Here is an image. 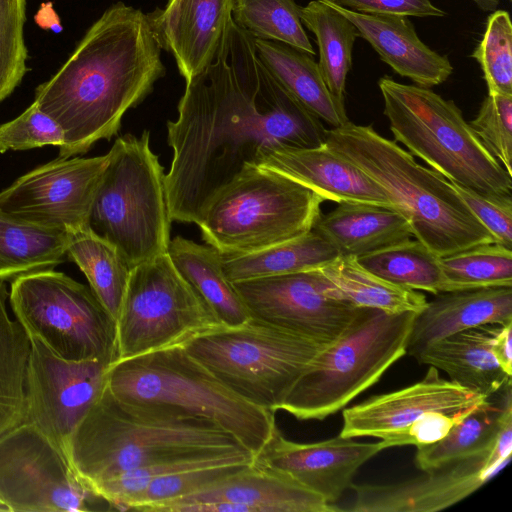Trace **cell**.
Returning <instances> with one entry per match:
<instances>
[{
  "mask_svg": "<svg viewBox=\"0 0 512 512\" xmlns=\"http://www.w3.org/2000/svg\"><path fill=\"white\" fill-rule=\"evenodd\" d=\"M326 131L270 74L253 37L230 18L215 57L186 80L177 118L167 121L171 220L198 225L214 195L258 167L265 152L322 146Z\"/></svg>",
  "mask_w": 512,
  "mask_h": 512,
  "instance_id": "6da1fadb",
  "label": "cell"
},
{
  "mask_svg": "<svg viewBox=\"0 0 512 512\" xmlns=\"http://www.w3.org/2000/svg\"><path fill=\"white\" fill-rule=\"evenodd\" d=\"M161 49L150 15L122 2L88 29L70 58L35 91L34 102L63 130L60 158L84 154L117 134L124 114L165 75Z\"/></svg>",
  "mask_w": 512,
  "mask_h": 512,
  "instance_id": "7a4b0ae2",
  "label": "cell"
},
{
  "mask_svg": "<svg viewBox=\"0 0 512 512\" xmlns=\"http://www.w3.org/2000/svg\"><path fill=\"white\" fill-rule=\"evenodd\" d=\"M246 452L232 434L210 420L166 406L126 402L107 387L66 447L71 464L92 489L155 462Z\"/></svg>",
  "mask_w": 512,
  "mask_h": 512,
  "instance_id": "3957f363",
  "label": "cell"
},
{
  "mask_svg": "<svg viewBox=\"0 0 512 512\" xmlns=\"http://www.w3.org/2000/svg\"><path fill=\"white\" fill-rule=\"evenodd\" d=\"M325 144L358 167L384 191L412 235L439 257L496 243L451 182L418 164L411 153L350 121L326 131Z\"/></svg>",
  "mask_w": 512,
  "mask_h": 512,
  "instance_id": "277c9868",
  "label": "cell"
},
{
  "mask_svg": "<svg viewBox=\"0 0 512 512\" xmlns=\"http://www.w3.org/2000/svg\"><path fill=\"white\" fill-rule=\"evenodd\" d=\"M106 387L126 402L166 406L210 420L254 456L278 428L274 412L232 391L182 346L113 362Z\"/></svg>",
  "mask_w": 512,
  "mask_h": 512,
  "instance_id": "5b68a950",
  "label": "cell"
},
{
  "mask_svg": "<svg viewBox=\"0 0 512 512\" xmlns=\"http://www.w3.org/2000/svg\"><path fill=\"white\" fill-rule=\"evenodd\" d=\"M396 141L448 181L488 197L512 196V175L492 156L452 100L389 76L379 79Z\"/></svg>",
  "mask_w": 512,
  "mask_h": 512,
  "instance_id": "8992f818",
  "label": "cell"
},
{
  "mask_svg": "<svg viewBox=\"0 0 512 512\" xmlns=\"http://www.w3.org/2000/svg\"><path fill=\"white\" fill-rule=\"evenodd\" d=\"M417 314L359 308L343 334L298 379L278 411L306 421L324 420L345 408L406 355Z\"/></svg>",
  "mask_w": 512,
  "mask_h": 512,
  "instance_id": "52a82bcc",
  "label": "cell"
},
{
  "mask_svg": "<svg viewBox=\"0 0 512 512\" xmlns=\"http://www.w3.org/2000/svg\"><path fill=\"white\" fill-rule=\"evenodd\" d=\"M109 152L89 227L112 243L130 268L167 253L170 244L165 174L150 147V132L126 134Z\"/></svg>",
  "mask_w": 512,
  "mask_h": 512,
  "instance_id": "ba28073f",
  "label": "cell"
},
{
  "mask_svg": "<svg viewBox=\"0 0 512 512\" xmlns=\"http://www.w3.org/2000/svg\"><path fill=\"white\" fill-rule=\"evenodd\" d=\"M323 201L285 175L253 167L214 195L198 226L203 240L221 255H243L309 231Z\"/></svg>",
  "mask_w": 512,
  "mask_h": 512,
  "instance_id": "9c48e42d",
  "label": "cell"
},
{
  "mask_svg": "<svg viewBox=\"0 0 512 512\" xmlns=\"http://www.w3.org/2000/svg\"><path fill=\"white\" fill-rule=\"evenodd\" d=\"M184 348L232 391L275 413L326 346L251 317L208 331Z\"/></svg>",
  "mask_w": 512,
  "mask_h": 512,
  "instance_id": "30bf717a",
  "label": "cell"
},
{
  "mask_svg": "<svg viewBox=\"0 0 512 512\" xmlns=\"http://www.w3.org/2000/svg\"><path fill=\"white\" fill-rule=\"evenodd\" d=\"M9 303L29 338L72 361L117 360L115 320L90 287L45 269L11 281Z\"/></svg>",
  "mask_w": 512,
  "mask_h": 512,
  "instance_id": "8fae6325",
  "label": "cell"
},
{
  "mask_svg": "<svg viewBox=\"0 0 512 512\" xmlns=\"http://www.w3.org/2000/svg\"><path fill=\"white\" fill-rule=\"evenodd\" d=\"M220 326L168 252L163 253L131 268L115 320L117 360L184 347Z\"/></svg>",
  "mask_w": 512,
  "mask_h": 512,
  "instance_id": "7c38bea8",
  "label": "cell"
},
{
  "mask_svg": "<svg viewBox=\"0 0 512 512\" xmlns=\"http://www.w3.org/2000/svg\"><path fill=\"white\" fill-rule=\"evenodd\" d=\"M0 501L10 512H83L107 503L65 451L28 422L0 436Z\"/></svg>",
  "mask_w": 512,
  "mask_h": 512,
  "instance_id": "4fadbf2b",
  "label": "cell"
},
{
  "mask_svg": "<svg viewBox=\"0 0 512 512\" xmlns=\"http://www.w3.org/2000/svg\"><path fill=\"white\" fill-rule=\"evenodd\" d=\"M328 284L319 269L233 283L252 317L326 347L343 334L359 309L328 296Z\"/></svg>",
  "mask_w": 512,
  "mask_h": 512,
  "instance_id": "5bb4252c",
  "label": "cell"
},
{
  "mask_svg": "<svg viewBox=\"0 0 512 512\" xmlns=\"http://www.w3.org/2000/svg\"><path fill=\"white\" fill-rule=\"evenodd\" d=\"M26 372L25 421L66 453L76 427L106 387L110 366L100 360H66L30 338Z\"/></svg>",
  "mask_w": 512,
  "mask_h": 512,
  "instance_id": "9a60e30c",
  "label": "cell"
},
{
  "mask_svg": "<svg viewBox=\"0 0 512 512\" xmlns=\"http://www.w3.org/2000/svg\"><path fill=\"white\" fill-rule=\"evenodd\" d=\"M95 157L50 161L0 192V210L17 219L64 231L89 227L93 200L109 161Z\"/></svg>",
  "mask_w": 512,
  "mask_h": 512,
  "instance_id": "2e32d148",
  "label": "cell"
},
{
  "mask_svg": "<svg viewBox=\"0 0 512 512\" xmlns=\"http://www.w3.org/2000/svg\"><path fill=\"white\" fill-rule=\"evenodd\" d=\"M487 398L440 377L439 370L430 366L420 381L344 409L339 435L379 438L383 450L402 446L407 433L427 415L469 412Z\"/></svg>",
  "mask_w": 512,
  "mask_h": 512,
  "instance_id": "e0dca14e",
  "label": "cell"
},
{
  "mask_svg": "<svg viewBox=\"0 0 512 512\" xmlns=\"http://www.w3.org/2000/svg\"><path fill=\"white\" fill-rule=\"evenodd\" d=\"M342 509L290 477L253 462L154 512H335Z\"/></svg>",
  "mask_w": 512,
  "mask_h": 512,
  "instance_id": "ac0fdd59",
  "label": "cell"
},
{
  "mask_svg": "<svg viewBox=\"0 0 512 512\" xmlns=\"http://www.w3.org/2000/svg\"><path fill=\"white\" fill-rule=\"evenodd\" d=\"M383 450L381 442L362 443L340 435L314 443L286 439L277 428L254 462L278 471L334 504L357 470Z\"/></svg>",
  "mask_w": 512,
  "mask_h": 512,
  "instance_id": "d6986e66",
  "label": "cell"
},
{
  "mask_svg": "<svg viewBox=\"0 0 512 512\" xmlns=\"http://www.w3.org/2000/svg\"><path fill=\"white\" fill-rule=\"evenodd\" d=\"M487 454L426 472V476L386 485L350 486L353 512H435L446 509L487 483L497 473L485 469Z\"/></svg>",
  "mask_w": 512,
  "mask_h": 512,
  "instance_id": "ffe728a7",
  "label": "cell"
},
{
  "mask_svg": "<svg viewBox=\"0 0 512 512\" xmlns=\"http://www.w3.org/2000/svg\"><path fill=\"white\" fill-rule=\"evenodd\" d=\"M232 0H168L149 13L162 48L170 51L185 81L204 70L215 57Z\"/></svg>",
  "mask_w": 512,
  "mask_h": 512,
  "instance_id": "44dd1931",
  "label": "cell"
},
{
  "mask_svg": "<svg viewBox=\"0 0 512 512\" xmlns=\"http://www.w3.org/2000/svg\"><path fill=\"white\" fill-rule=\"evenodd\" d=\"M258 167L285 175L315 191L324 201L364 202L394 209L370 177L326 144L265 152Z\"/></svg>",
  "mask_w": 512,
  "mask_h": 512,
  "instance_id": "7402d4cb",
  "label": "cell"
},
{
  "mask_svg": "<svg viewBox=\"0 0 512 512\" xmlns=\"http://www.w3.org/2000/svg\"><path fill=\"white\" fill-rule=\"evenodd\" d=\"M325 1L355 25L383 62L415 85L431 88L452 74L449 59L422 42L408 17L359 13Z\"/></svg>",
  "mask_w": 512,
  "mask_h": 512,
  "instance_id": "603a6c76",
  "label": "cell"
},
{
  "mask_svg": "<svg viewBox=\"0 0 512 512\" xmlns=\"http://www.w3.org/2000/svg\"><path fill=\"white\" fill-rule=\"evenodd\" d=\"M512 321V286L448 291L427 301L413 322L406 354L416 356L428 345L459 331Z\"/></svg>",
  "mask_w": 512,
  "mask_h": 512,
  "instance_id": "cb8c5ba5",
  "label": "cell"
},
{
  "mask_svg": "<svg viewBox=\"0 0 512 512\" xmlns=\"http://www.w3.org/2000/svg\"><path fill=\"white\" fill-rule=\"evenodd\" d=\"M498 324H484L439 339L425 347L416 360L445 372L453 381L489 397L511 381L491 351Z\"/></svg>",
  "mask_w": 512,
  "mask_h": 512,
  "instance_id": "d4e9b609",
  "label": "cell"
},
{
  "mask_svg": "<svg viewBox=\"0 0 512 512\" xmlns=\"http://www.w3.org/2000/svg\"><path fill=\"white\" fill-rule=\"evenodd\" d=\"M342 256L360 257L410 240L406 219L396 210L364 202H342L313 227Z\"/></svg>",
  "mask_w": 512,
  "mask_h": 512,
  "instance_id": "484cf974",
  "label": "cell"
},
{
  "mask_svg": "<svg viewBox=\"0 0 512 512\" xmlns=\"http://www.w3.org/2000/svg\"><path fill=\"white\" fill-rule=\"evenodd\" d=\"M511 383L476 406L442 439L417 447L416 467L430 472L489 453L505 417L512 412Z\"/></svg>",
  "mask_w": 512,
  "mask_h": 512,
  "instance_id": "4316f807",
  "label": "cell"
},
{
  "mask_svg": "<svg viewBox=\"0 0 512 512\" xmlns=\"http://www.w3.org/2000/svg\"><path fill=\"white\" fill-rule=\"evenodd\" d=\"M253 40L262 64L309 111L332 128L349 121L345 103L330 93L312 55L281 42Z\"/></svg>",
  "mask_w": 512,
  "mask_h": 512,
  "instance_id": "83f0119b",
  "label": "cell"
},
{
  "mask_svg": "<svg viewBox=\"0 0 512 512\" xmlns=\"http://www.w3.org/2000/svg\"><path fill=\"white\" fill-rule=\"evenodd\" d=\"M168 254L179 273L223 326H238L252 316L222 269L219 251L182 236L170 240Z\"/></svg>",
  "mask_w": 512,
  "mask_h": 512,
  "instance_id": "f1b7e54d",
  "label": "cell"
},
{
  "mask_svg": "<svg viewBox=\"0 0 512 512\" xmlns=\"http://www.w3.org/2000/svg\"><path fill=\"white\" fill-rule=\"evenodd\" d=\"M338 256L340 254L336 247L313 228L300 236L260 251L243 255H221L223 272L232 283L317 270Z\"/></svg>",
  "mask_w": 512,
  "mask_h": 512,
  "instance_id": "f546056e",
  "label": "cell"
},
{
  "mask_svg": "<svg viewBox=\"0 0 512 512\" xmlns=\"http://www.w3.org/2000/svg\"><path fill=\"white\" fill-rule=\"evenodd\" d=\"M319 270L329 282L328 296L358 308H376L388 313H419L427 304L423 293L377 276L353 256L340 255Z\"/></svg>",
  "mask_w": 512,
  "mask_h": 512,
  "instance_id": "4dcf8cb0",
  "label": "cell"
},
{
  "mask_svg": "<svg viewBox=\"0 0 512 512\" xmlns=\"http://www.w3.org/2000/svg\"><path fill=\"white\" fill-rule=\"evenodd\" d=\"M67 231L29 223L0 210V281L53 269L66 256Z\"/></svg>",
  "mask_w": 512,
  "mask_h": 512,
  "instance_id": "1f68e13d",
  "label": "cell"
},
{
  "mask_svg": "<svg viewBox=\"0 0 512 512\" xmlns=\"http://www.w3.org/2000/svg\"><path fill=\"white\" fill-rule=\"evenodd\" d=\"M66 256L84 273L92 292L116 320L131 271L117 248L84 227L67 231Z\"/></svg>",
  "mask_w": 512,
  "mask_h": 512,
  "instance_id": "d6a6232c",
  "label": "cell"
},
{
  "mask_svg": "<svg viewBox=\"0 0 512 512\" xmlns=\"http://www.w3.org/2000/svg\"><path fill=\"white\" fill-rule=\"evenodd\" d=\"M302 24L315 35L319 69L330 93L345 103L347 74L352 66L355 25L325 0H311L301 7Z\"/></svg>",
  "mask_w": 512,
  "mask_h": 512,
  "instance_id": "836d02e7",
  "label": "cell"
},
{
  "mask_svg": "<svg viewBox=\"0 0 512 512\" xmlns=\"http://www.w3.org/2000/svg\"><path fill=\"white\" fill-rule=\"evenodd\" d=\"M9 294L0 281V436L25 421L30 338L8 313Z\"/></svg>",
  "mask_w": 512,
  "mask_h": 512,
  "instance_id": "e575fe53",
  "label": "cell"
},
{
  "mask_svg": "<svg viewBox=\"0 0 512 512\" xmlns=\"http://www.w3.org/2000/svg\"><path fill=\"white\" fill-rule=\"evenodd\" d=\"M440 258L417 239H410L356 259L364 268L391 283L436 295L453 291L442 271Z\"/></svg>",
  "mask_w": 512,
  "mask_h": 512,
  "instance_id": "d590c367",
  "label": "cell"
},
{
  "mask_svg": "<svg viewBox=\"0 0 512 512\" xmlns=\"http://www.w3.org/2000/svg\"><path fill=\"white\" fill-rule=\"evenodd\" d=\"M295 0H232L233 22L254 39L277 41L309 55L315 50L303 28Z\"/></svg>",
  "mask_w": 512,
  "mask_h": 512,
  "instance_id": "8d00e7d4",
  "label": "cell"
},
{
  "mask_svg": "<svg viewBox=\"0 0 512 512\" xmlns=\"http://www.w3.org/2000/svg\"><path fill=\"white\" fill-rule=\"evenodd\" d=\"M254 459L255 456L251 452H246L165 460L122 472L95 485L93 490L110 507L129 510L139 495L155 479L189 469L241 462L251 463Z\"/></svg>",
  "mask_w": 512,
  "mask_h": 512,
  "instance_id": "74e56055",
  "label": "cell"
},
{
  "mask_svg": "<svg viewBox=\"0 0 512 512\" xmlns=\"http://www.w3.org/2000/svg\"><path fill=\"white\" fill-rule=\"evenodd\" d=\"M452 290L512 286V249L499 243L479 244L440 258Z\"/></svg>",
  "mask_w": 512,
  "mask_h": 512,
  "instance_id": "f35d334b",
  "label": "cell"
},
{
  "mask_svg": "<svg viewBox=\"0 0 512 512\" xmlns=\"http://www.w3.org/2000/svg\"><path fill=\"white\" fill-rule=\"evenodd\" d=\"M471 56L482 69L488 93L512 96V24L507 11L490 14Z\"/></svg>",
  "mask_w": 512,
  "mask_h": 512,
  "instance_id": "ab89813d",
  "label": "cell"
},
{
  "mask_svg": "<svg viewBox=\"0 0 512 512\" xmlns=\"http://www.w3.org/2000/svg\"><path fill=\"white\" fill-rule=\"evenodd\" d=\"M26 0H0V102L19 85L27 67Z\"/></svg>",
  "mask_w": 512,
  "mask_h": 512,
  "instance_id": "60d3db41",
  "label": "cell"
},
{
  "mask_svg": "<svg viewBox=\"0 0 512 512\" xmlns=\"http://www.w3.org/2000/svg\"><path fill=\"white\" fill-rule=\"evenodd\" d=\"M252 463L201 467L160 477L148 485L129 510L154 512L158 506L195 493Z\"/></svg>",
  "mask_w": 512,
  "mask_h": 512,
  "instance_id": "b9f144b4",
  "label": "cell"
},
{
  "mask_svg": "<svg viewBox=\"0 0 512 512\" xmlns=\"http://www.w3.org/2000/svg\"><path fill=\"white\" fill-rule=\"evenodd\" d=\"M469 125L492 156L512 175V96L488 93Z\"/></svg>",
  "mask_w": 512,
  "mask_h": 512,
  "instance_id": "7bdbcfd3",
  "label": "cell"
},
{
  "mask_svg": "<svg viewBox=\"0 0 512 512\" xmlns=\"http://www.w3.org/2000/svg\"><path fill=\"white\" fill-rule=\"evenodd\" d=\"M64 144L60 125L33 102L15 119L0 125V152Z\"/></svg>",
  "mask_w": 512,
  "mask_h": 512,
  "instance_id": "ee69618b",
  "label": "cell"
},
{
  "mask_svg": "<svg viewBox=\"0 0 512 512\" xmlns=\"http://www.w3.org/2000/svg\"><path fill=\"white\" fill-rule=\"evenodd\" d=\"M451 184L495 242L512 249V196L488 197Z\"/></svg>",
  "mask_w": 512,
  "mask_h": 512,
  "instance_id": "f6af8a7d",
  "label": "cell"
},
{
  "mask_svg": "<svg viewBox=\"0 0 512 512\" xmlns=\"http://www.w3.org/2000/svg\"><path fill=\"white\" fill-rule=\"evenodd\" d=\"M338 6L365 14L443 17L446 12L431 0H330Z\"/></svg>",
  "mask_w": 512,
  "mask_h": 512,
  "instance_id": "bcb514c9",
  "label": "cell"
},
{
  "mask_svg": "<svg viewBox=\"0 0 512 512\" xmlns=\"http://www.w3.org/2000/svg\"><path fill=\"white\" fill-rule=\"evenodd\" d=\"M512 321L499 326L492 344L491 351L502 370L512 376Z\"/></svg>",
  "mask_w": 512,
  "mask_h": 512,
  "instance_id": "7dc6e473",
  "label": "cell"
},
{
  "mask_svg": "<svg viewBox=\"0 0 512 512\" xmlns=\"http://www.w3.org/2000/svg\"><path fill=\"white\" fill-rule=\"evenodd\" d=\"M483 11L497 10L500 0H472Z\"/></svg>",
  "mask_w": 512,
  "mask_h": 512,
  "instance_id": "c3c4849f",
  "label": "cell"
},
{
  "mask_svg": "<svg viewBox=\"0 0 512 512\" xmlns=\"http://www.w3.org/2000/svg\"><path fill=\"white\" fill-rule=\"evenodd\" d=\"M0 511H7L6 507L4 506V504L0 501Z\"/></svg>",
  "mask_w": 512,
  "mask_h": 512,
  "instance_id": "681fc988",
  "label": "cell"
}]
</instances>
